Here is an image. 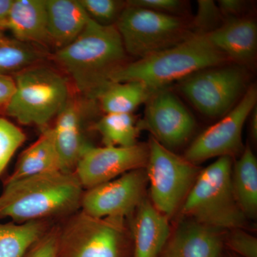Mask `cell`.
Returning a JSON list of instances; mask_svg holds the SVG:
<instances>
[{"mask_svg": "<svg viewBox=\"0 0 257 257\" xmlns=\"http://www.w3.org/2000/svg\"><path fill=\"white\" fill-rule=\"evenodd\" d=\"M126 55L114 25H100L89 18L74 41L51 56L69 76L76 91L84 99L96 101L111 83V75L127 63Z\"/></svg>", "mask_w": 257, "mask_h": 257, "instance_id": "6da1fadb", "label": "cell"}, {"mask_svg": "<svg viewBox=\"0 0 257 257\" xmlns=\"http://www.w3.org/2000/svg\"><path fill=\"white\" fill-rule=\"evenodd\" d=\"M0 218L15 223L42 221L80 206L83 187L74 173L47 172L6 184Z\"/></svg>", "mask_w": 257, "mask_h": 257, "instance_id": "7a4b0ae2", "label": "cell"}, {"mask_svg": "<svg viewBox=\"0 0 257 257\" xmlns=\"http://www.w3.org/2000/svg\"><path fill=\"white\" fill-rule=\"evenodd\" d=\"M226 60L207 35L194 34L175 46L125 64L111 75L110 82L138 81L155 92L203 69L222 65Z\"/></svg>", "mask_w": 257, "mask_h": 257, "instance_id": "3957f363", "label": "cell"}, {"mask_svg": "<svg viewBox=\"0 0 257 257\" xmlns=\"http://www.w3.org/2000/svg\"><path fill=\"white\" fill-rule=\"evenodd\" d=\"M232 166L231 157H219L200 171L182 204L184 216L219 231L245 229L248 219L233 191Z\"/></svg>", "mask_w": 257, "mask_h": 257, "instance_id": "277c9868", "label": "cell"}, {"mask_svg": "<svg viewBox=\"0 0 257 257\" xmlns=\"http://www.w3.org/2000/svg\"><path fill=\"white\" fill-rule=\"evenodd\" d=\"M15 90L5 105L7 114L42 130L57 117L69 98L67 78L52 67L36 64L13 76Z\"/></svg>", "mask_w": 257, "mask_h": 257, "instance_id": "5b68a950", "label": "cell"}, {"mask_svg": "<svg viewBox=\"0 0 257 257\" xmlns=\"http://www.w3.org/2000/svg\"><path fill=\"white\" fill-rule=\"evenodd\" d=\"M124 219L94 217L81 211L58 231L57 257H133Z\"/></svg>", "mask_w": 257, "mask_h": 257, "instance_id": "8992f818", "label": "cell"}, {"mask_svg": "<svg viewBox=\"0 0 257 257\" xmlns=\"http://www.w3.org/2000/svg\"><path fill=\"white\" fill-rule=\"evenodd\" d=\"M126 54L145 58L194 35L192 24L181 17L125 7L114 24Z\"/></svg>", "mask_w": 257, "mask_h": 257, "instance_id": "52a82bcc", "label": "cell"}, {"mask_svg": "<svg viewBox=\"0 0 257 257\" xmlns=\"http://www.w3.org/2000/svg\"><path fill=\"white\" fill-rule=\"evenodd\" d=\"M145 171L150 184V202L167 217L182 206L199 171L197 166L150 140Z\"/></svg>", "mask_w": 257, "mask_h": 257, "instance_id": "ba28073f", "label": "cell"}, {"mask_svg": "<svg viewBox=\"0 0 257 257\" xmlns=\"http://www.w3.org/2000/svg\"><path fill=\"white\" fill-rule=\"evenodd\" d=\"M221 66L199 71L179 84L181 92L209 117H222L246 91V75L241 67Z\"/></svg>", "mask_w": 257, "mask_h": 257, "instance_id": "9c48e42d", "label": "cell"}, {"mask_svg": "<svg viewBox=\"0 0 257 257\" xmlns=\"http://www.w3.org/2000/svg\"><path fill=\"white\" fill-rule=\"evenodd\" d=\"M256 88L251 86L229 112L196 138L184 158L197 165L214 157L231 158L242 153L243 125L256 106Z\"/></svg>", "mask_w": 257, "mask_h": 257, "instance_id": "30bf717a", "label": "cell"}, {"mask_svg": "<svg viewBox=\"0 0 257 257\" xmlns=\"http://www.w3.org/2000/svg\"><path fill=\"white\" fill-rule=\"evenodd\" d=\"M148 181L145 169L128 172L83 193V212L97 218L125 219L145 199Z\"/></svg>", "mask_w": 257, "mask_h": 257, "instance_id": "8fae6325", "label": "cell"}, {"mask_svg": "<svg viewBox=\"0 0 257 257\" xmlns=\"http://www.w3.org/2000/svg\"><path fill=\"white\" fill-rule=\"evenodd\" d=\"M148 156V145L143 144L128 147H97L89 144L74 173L83 189H90L131 171L145 169Z\"/></svg>", "mask_w": 257, "mask_h": 257, "instance_id": "7c38bea8", "label": "cell"}, {"mask_svg": "<svg viewBox=\"0 0 257 257\" xmlns=\"http://www.w3.org/2000/svg\"><path fill=\"white\" fill-rule=\"evenodd\" d=\"M146 104L145 116L139 123L140 130L150 131L152 138L170 150L188 141L195 130V120L173 92L157 90Z\"/></svg>", "mask_w": 257, "mask_h": 257, "instance_id": "4fadbf2b", "label": "cell"}, {"mask_svg": "<svg viewBox=\"0 0 257 257\" xmlns=\"http://www.w3.org/2000/svg\"><path fill=\"white\" fill-rule=\"evenodd\" d=\"M82 100L71 95L52 127L61 171L66 173H74L83 150L89 144L83 134L87 104Z\"/></svg>", "mask_w": 257, "mask_h": 257, "instance_id": "5bb4252c", "label": "cell"}, {"mask_svg": "<svg viewBox=\"0 0 257 257\" xmlns=\"http://www.w3.org/2000/svg\"><path fill=\"white\" fill-rule=\"evenodd\" d=\"M221 231L191 219L184 221L171 233L159 257H219L224 246Z\"/></svg>", "mask_w": 257, "mask_h": 257, "instance_id": "9a60e30c", "label": "cell"}, {"mask_svg": "<svg viewBox=\"0 0 257 257\" xmlns=\"http://www.w3.org/2000/svg\"><path fill=\"white\" fill-rule=\"evenodd\" d=\"M205 35L213 46L228 60L247 64L256 56L257 26L252 19L242 17L227 19L220 26Z\"/></svg>", "mask_w": 257, "mask_h": 257, "instance_id": "2e32d148", "label": "cell"}, {"mask_svg": "<svg viewBox=\"0 0 257 257\" xmlns=\"http://www.w3.org/2000/svg\"><path fill=\"white\" fill-rule=\"evenodd\" d=\"M4 30L18 41L47 49L50 44L46 0H13Z\"/></svg>", "mask_w": 257, "mask_h": 257, "instance_id": "e0dca14e", "label": "cell"}, {"mask_svg": "<svg viewBox=\"0 0 257 257\" xmlns=\"http://www.w3.org/2000/svg\"><path fill=\"white\" fill-rule=\"evenodd\" d=\"M170 218L145 199L136 210L133 224V256L159 257L171 234Z\"/></svg>", "mask_w": 257, "mask_h": 257, "instance_id": "ac0fdd59", "label": "cell"}, {"mask_svg": "<svg viewBox=\"0 0 257 257\" xmlns=\"http://www.w3.org/2000/svg\"><path fill=\"white\" fill-rule=\"evenodd\" d=\"M46 8L49 44L57 50L74 41L89 20L78 0H46Z\"/></svg>", "mask_w": 257, "mask_h": 257, "instance_id": "d6986e66", "label": "cell"}, {"mask_svg": "<svg viewBox=\"0 0 257 257\" xmlns=\"http://www.w3.org/2000/svg\"><path fill=\"white\" fill-rule=\"evenodd\" d=\"M61 171L52 128L42 130L40 138L22 154L6 184L32 176Z\"/></svg>", "mask_w": 257, "mask_h": 257, "instance_id": "ffe728a7", "label": "cell"}, {"mask_svg": "<svg viewBox=\"0 0 257 257\" xmlns=\"http://www.w3.org/2000/svg\"><path fill=\"white\" fill-rule=\"evenodd\" d=\"M231 184L238 204L244 215L254 219L257 214V160L252 150L243 149L231 170Z\"/></svg>", "mask_w": 257, "mask_h": 257, "instance_id": "44dd1931", "label": "cell"}, {"mask_svg": "<svg viewBox=\"0 0 257 257\" xmlns=\"http://www.w3.org/2000/svg\"><path fill=\"white\" fill-rule=\"evenodd\" d=\"M153 92L138 81L111 82L96 98L104 114H133L150 99Z\"/></svg>", "mask_w": 257, "mask_h": 257, "instance_id": "7402d4cb", "label": "cell"}, {"mask_svg": "<svg viewBox=\"0 0 257 257\" xmlns=\"http://www.w3.org/2000/svg\"><path fill=\"white\" fill-rule=\"evenodd\" d=\"M50 54L45 47L18 41L0 30V74L12 76L43 63Z\"/></svg>", "mask_w": 257, "mask_h": 257, "instance_id": "603a6c76", "label": "cell"}, {"mask_svg": "<svg viewBox=\"0 0 257 257\" xmlns=\"http://www.w3.org/2000/svg\"><path fill=\"white\" fill-rule=\"evenodd\" d=\"M46 232L42 221L0 223V257H24Z\"/></svg>", "mask_w": 257, "mask_h": 257, "instance_id": "cb8c5ba5", "label": "cell"}, {"mask_svg": "<svg viewBox=\"0 0 257 257\" xmlns=\"http://www.w3.org/2000/svg\"><path fill=\"white\" fill-rule=\"evenodd\" d=\"M106 147H128L138 144L140 127L133 114H105L93 126Z\"/></svg>", "mask_w": 257, "mask_h": 257, "instance_id": "d4e9b609", "label": "cell"}, {"mask_svg": "<svg viewBox=\"0 0 257 257\" xmlns=\"http://www.w3.org/2000/svg\"><path fill=\"white\" fill-rule=\"evenodd\" d=\"M25 140V133L18 126L0 117V175Z\"/></svg>", "mask_w": 257, "mask_h": 257, "instance_id": "484cf974", "label": "cell"}, {"mask_svg": "<svg viewBox=\"0 0 257 257\" xmlns=\"http://www.w3.org/2000/svg\"><path fill=\"white\" fill-rule=\"evenodd\" d=\"M88 17L103 25H114L124 8L115 0H78Z\"/></svg>", "mask_w": 257, "mask_h": 257, "instance_id": "4316f807", "label": "cell"}, {"mask_svg": "<svg viewBox=\"0 0 257 257\" xmlns=\"http://www.w3.org/2000/svg\"><path fill=\"white\" fill-rule=\"evenodd\" d=\"M197 13L192 20V29L194 34L209 33L216 28L221 15L216 3L210 0H199L197 2Z\"/></svg>", "mask_w": 257, "mask_h": 257, "instance_id": "83f0119b", "label": "cell"}, {"mask_svg": "<svg viewBox=\"0 0 257 257\" xmlns=\"http://www.w3.org/2000/svg\"><path fill=\"white\" fill-rule=\"evenodd\" d=\"M224 246L240 257H257V239L244 229L231 230L224 237Z\"/></svg>", "mask_w": 257, "mask_h": 257, "instance_id": "f1b7e54d", "label": "cell"}, {"mask_svg": "<svg viewBox=\"0 0 257 257\" xmlns=\"http://www.w3.org/2000/svg\"><path fill=\"white\" fill-rule=\"evenodd\" d=\"M58 230L45 233L29 248L24 257H57Z\"/></svg>", "mask_w": 257, "mask_h": 257, "instance_id": "f546056e", "label": "cell"}, {"mask_svg": "<svg viewBox=\"0 0 257 257\" xmlns=\"http://www.w3.org/2000/svg\"><path fill=\"white\" fill-rule=\"evenodd\" d=\"M125 4L157 13L171 14L180 10L182 3L179 0H131Z\"/></svg>", "mask_w": 257, "mask_h": 257, "instance_id": "4dcf8cb0", "label": "cell"}, {"mask_svg": "<svg viewBox=\"0 0 257 257\" xmlns=\"http://www.w3.org/2000/svg\"><path fill=\"white\" fill-rule=\"evenodd\" d=\"M221 16L227 19L239 18V15L243 12L246 3L240 0H220L216 3Z\"/></svg>", "mask_w": 257, "mask_h": 257, "instance_id": "1f68e13d", "label": "cell"}, {"mask_svg": "<svg viewBox=\"0 0 257 257\" xmlns=\"http://www.w3.org/2000/svg\"><path fill=\"white\" fill-rule=\"evenodd\" d=\"M15 90V81L12 76L0 74V106L6 105Z\"/></svg>", "mask_w": 257, "mask_h": 257, "instance_id": "d6a6232c", "label": "cell"}, {"mask_svg": "<svg viewBox=\"0 0 257 257\" xmlns=\"http://www.w3.org/2000/svg\"><path fill=\"white\" fill-rule=\"evenodd\" d=\"M13 0H0V30L3 31H5V24Z\"/></svg>", "mask_w": 257, "mask_h": 257, "instance_id": "836d02e7", "label": "cell"}, {"mask_svg": "<svg viewBox=\"0 0 257 257\" xmlns=\"http://www.w3.org/2000/svg\"><path fill=\"white\" fill-rule=\"evenodd\" d=\"M249 130L250 135L253 142L257 140V109L256 106L253 108L249 115Z\"/></svg>", "mask_w": 257, "mask_h": 257, "instance_id": "e575fe53", "label": "cell"}, {"mask_svg": "<svg viewBox=\"0 0 257 257\" xmlns=\"http://www.w3.org/2000/svg\"><path fill=\"white\" fill-rule=\"evenodd\" d=\"M5 203V197H3V194L0 196V209L4 206Z\"/></svg>", "mask_w": 257, "mask_h": 257, "instance_id": "d590c367", "label": "cell"}, {"mask_svg": "<svg viewBox=\"0 0 257 257\" xmlns=\"http://www.w3.org/2000/svg\"><path fill=\"white\" fill-rule=\"evenodd\" d=\"M226 257H240L239 256H237V255L234 254V253H231V252H228L227 256Z\"/></svg>", "mask_w": 257, "mask_h": 257, "instance_id": "8d00e7d4", "label": "cell"}, {"mask_svg": "<svg viewBox=\"0 0 257 257\" xmlns=\"http://www.w3.org/2000/svg\"><path fill=\"white\" fill-rule=\"evenodd\" d=\"M219 257H221V256H219Z\"/></svg>", "mask_w": 257, "mask_h": 257, "instance_id": "74e56055", "label": "cell"}]
</instances>
